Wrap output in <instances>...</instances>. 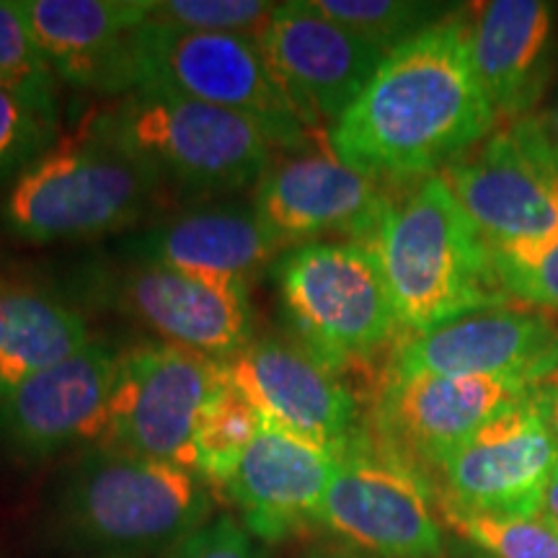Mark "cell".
<instances>
[{"label": "cell", "mask_w": 558, "mask_h": 558, "mask_svg": "<svg viewBox=\"0 0 558 558\" xmlns=\"http://www.w3.org/2000/svg\"><path fill=\"white\" fill-rule=\"evenodd\" d=\"M471 54V13H445L393 47L337 122L329 150L383 184L437 177L494 132Z\"/></svg>", "instance_id": "1"}, {"label": "cell", "mask_w": 558, "mask_h": 558, "mask_svg": "<svg viewBox=\"0 0 558 558\" xmlns=\"http://www.w3.org/2000/svg\"><path fill=\"white\" fill-rule=\"evenodd\" d=\"M367 246L386 277L403 337L509 303L492 251L439 173L390 197Z\"/></svg>", "instance_id": "2"}, {"label": "cell", "mask_w": 558, "mask_h": 558, "mask_svg": "<svg viewBox=\"0 0 558 558\" xmlns=\"http://www.w3.org/2000/svg\"><path fill=\"white\" fill-rule=\"evenodd\" d=\"M169 197L160 181L88 120L60 135L0 199V228L26 246L137 230Z\"/></svg>", "instance_id": "3"}, {"label": "cell", "mask_w": 558, "mask_h": 558, "mask_svg": "<svg viewBox=\"0 0 558 558\" xmlns=\"http://www.w3.org/2000/svg\"><path fill=\"white\" fill-rule=\"evenodd\" d=\"M88 122L140 160L169 197L209 202L254 190L279 156L246 117L163 90H132Z\"/></svg>", "instance_id": "4"}, {"label": "cell", "mask_w": 558, "mask_h": 558, "mask_svg": "<svg viewBox=\"0 0 558 558\" xmlns=\"http://www.w3.org/2000/svg\"><path fill=\"white\" fill-rule=\"evenodd\" d=\"M209 514L213 494L194 471L104 445L70 465L58 497L70 538L130 558L173 548L213 520Z\"/></svg>", "instance_id": "5"}, {"label": "cell", "mask_w": 558, "mask_h": 558, "mask_svg": "<svg viewBox=\"0 0 558 558\" xmlns=\"http://www.w3.org/2000/svg\"><path fill=\"white\" fill-rule=\"evenodd\" d=\"M269 271L295 341L333 373L365 367L403 339L386 277L367 243H303L282 251Z\"/></svg>", "instance_id": "6"}, {"label": "cell", "mask_w": 558, "mask_h": 558, "mask_svg": "<svg viewBox=\"0 0 558 558\" xmlns=\"http://www.w3.org/2000/svg\"><path fill=\"white\" fill-rule=\"evenodd\" d=\"M132 90H163L246 117L279 153L326 140L279 86L259 37L184 32L148 16L132 47Z\"/></svg>", "instance_id": "7"}, {"label": "cell", "mask_w": 558, "mask_h": 558, "mask_svg": "<svg viewBox=\"0 0 558 558\" xmlns=\"http://www.w3.org/2000/svg\"><path fill=\"white\" fill-rule=\"evenodd\" d=\"M439 177L497 262L525 264L558 241V163L530 117L494 130Z\"/></svg>", "instance_id": "8"}, {"label": "cell", "mask_w": 558, "mask_h": 558, "mask_svg": "<svg viewBox=\"0 0 558 558\" xmlns=\"http://www.w3.org/2000/svg\"><path fill=\"white\" fill-rule=\"evenodd\" d=\"M226 386V365L190 349L163 341L122 349L99 445L194 471V432Z\"/></svg>", "instance_id": "9"}, {"label": "cell", "mask_w": 558, "mask_h": 558, "mask_svg": "<svg viewBox=\"0 0 558 558\" xmlns=\"http://www.w3.org/2000/svg\"><path fill=\"white\" fill-rule=\"evenodd\" d=\"M435 505V484L365 427L339 452L318 525L383 558H437L445 541Z\"/></svg>", "instance_id": "10"}, {"label": "cell", "mask_w": 558, "mask_h": 558, "mask_svg": "<svg viewBox=\"0 0 558 558\" xmlns=\"http://www.w3.org/2000/svg\"><path fill=\"white\" fill-rule=\"evenodd\" d=\"M86 295L101 308L135 320L156 341L228 362L254 339L251 295L158 264L124 262L88 269Z\"/></svg>", "instance_id": "11"}, {"label": "cell", "mask_w": 558, "mask_h": 558, "mask_svg": "<svg viewBox=\"0 0 558 558\" xmlns=\"http://www.w3.org/2000/svg\"><path fill=\"white\" fill-rule=\"evenodd\" d=\"M527 375H383L369 435L435 484L445 463L494 416L525 399Z\"/></svg>", "instance_id": "12"}, {"label": "cell", "mask_w": 558, "mask_h": 558, "mask_svg": "<svg viewBox=\"0 0 558 558\" xmlns=\"http://www.w3.org/2000/svg\"><path fill=\"white\" fill-rule=\"evenodd\" d=\"M558 445L533 393L494 416L435 481L437 509L494 518H538Z\"/></svg>", "instance_id": "13"}, {"label": "cell", "mask_w": 558, "mask_h": 558, "mask_svg": "<svg viewBox=\"0 0 558 558\" xmlns=\"http://www.w3.org/2000/svg\"><path fill=\"white\" fill-rule=\"evenodd\" d=\"M251 194L284 251L326 239L367 243L393 197L388 184L341 163L329 143L279 153Z\"/></svg>", "instance_id": "14"}, {"label": "cell", "mask_w": 558, "mask_h": 558, "mask_svg": "<svg viewBox=\"0 0 558 558\" xmlns=\"http://www.w3.org/2000/svg\"><path fill=\"white\" fill-rule=\"evenodd\" d=\"M226 365L239 390L267 427L341 452L365 429L360 401L324 362L295 339L254 337Z\"/></svg>", "instance_id": "15"}, {"label": "cell", "mask_w": 558, "mask_h": 558, "mask_svg": "<svg viewBox=\"0 0 558 558\" xmlns=\"http://www.w3.org/2000/svg\"><path fill=\"white\" fill-rule=\"evenodd\" d=\"M259 41L279 86L318 132L357 101L388 54L326 19L308 0L277 3Z\"/></svg>", "instance_id": "16"}, {"label": "cell", "mask_w": 558, "mask_h": 558, "mask_svg": "<svg viewBox=\"0 0 558 558\" xmlns=\"http://www.w3.org/2000/svg\"><path fill=\"white\" fill-rule=\"evenodd\" d=\"M122 349L94 339L83 352L0 399V445L26 463L104 439Z\"/></svg>", "instance_id": "17"}, {"label": "cell", "mask_w": 558, "mask_h": 558, "mask_svg": "<svg viewBox=\"0 0 558 558\" xmlns=\"http://www.w3.org/2000/svg\"><path fill=\"white\" fill-rule=\"evenodd\" d=\"M282 251L254 202L233 199L179 209L122 241L124 262L158 264L246 295Z\"/></svg>", "instance_id": "18"}, {"label": "cell", "mask_w": 558, "mask_h": 558, "mask_svg": "<svg viewBox=\"0 0 558 558\" xmlns=\"http://www.w3.org/2000/svg\"><path fill=\"white\" fill-rule=\"evenodd\" d=\"M556 357L558 320L550 313L505 305L403 337L390 354L386 375H527L535 380Z\"/></svg>", "instance_id": "19"}, {"label": "cell", "mask_w": 558, "mask_h": 558, "mask_svg": "<svg viewBox=\"0 0 558 558\" xmlns=\"http://www.w3.org/2000/svg\"><path fill=\"white\" fill-rule=\"evenodd\" d=\"M62 86L120 99L132 94L135 34L153 0H19Z\"/></svg>", "instance_id": "20"}, {"label": "cell", "mask_w": 558, "mask_h": 558, "mask_svg": "<svg viewBox=\"0 0 558 558\" xmlns=\"http://www.w3.org/2000/svg\"><path fill=\"white\" fill-rule=\"evenodd\" d=\"M337 463L339 452L264 424L222 492L256 541L279 543L318 525Z\"/></svg>", "instance_id": "21"}, {"label": "cell", "mask_w": 558, "mask_h": 558, "mask_svg": "<svg viewBox=\"0 0 558 558\" xmlns=\"http://www.w3.org/2000/svg\"><path fill=\"white\" fill-rule=\"evenodd\" d=\"M471 11V54L486 99L509 122L533 114L548 81L554 11L541 0H492Z\"/></svg>", "instance_id": "22"}, {"label": "cell", "mask_w": 558, "mask_h": 558, "mask_svg": "<svg viewBox=\"0 0 558 558\" xmlns=\"http://www.w3.org/2000/svg\"><path fill=\"white\" fill-rule=\"evenodd\" d=\"M94 339L78 305L37 282L0 275V399Z\"/></svg>", "instance_id": "23"}, {"label": "cell", "mask_w": 558, "mask_h": 558, "mask_svg": "<svg viewBox=\"0 0 558 558\" xmlns=\"http://www.w3.org/2000/svg\"><path fill=\"white\" fill-rule=\"evenodd\" d=\"M262 429V416L228 383L207 403L194 432V473L207 486L226 488Z\"/></svg>", "instance_id": "24"}, {"label": "cell", "mask_w": 558, "mask_h": 558, "mask_svg": "<svg viewBox=\"0 0 558 558\" xmlns=\"http://www.w3.org/2000/svg\"><path fill=\"white\" fill-rule=\"evenodd\" d=\"M0 88L60 120L62 81L34 37L19 0H0Z\"/></svg>", "instance_id": "25"}, {"label": "cell", "mask_w": 558, "mask_h": 558, "mask_svg": "<svg viewBox=\"0 0 558 558\" xmlns=\"http://www.w3.org/2000/svg\"><path fill=\"white\" fill-rule=\"evenodd\" d=\"M326 19L337 21L369 45L390 52L393 47L435 24L442 5L411 3V0H308Z\"/></svg>", "instance_id": "26"}, {"label": "cell", "mask_w": 558, "mask_h": 558, "mask_svg": "<svg viewBox=\"0 0 558 558\" xmlns=\"http://www.w3.org/2000/svg\"><path fill=\"white\" fill-rule=\"evenodd\" d=\"M442 520L488 558H558V533L541 518H494L439 509Z\"/></svg>", "instance_id": "27"}, {"label": "cell", "mask_w": 558, "mask_h": 558, "mask_svg": "<svg viewBox=\"0 0 558 558\" xmlns=\"http://www.w3.org/2000/svg\"><path fill=\"white\" fill-rule=\"evenodd\" d=\"M275 11L267 0H153L150 19L184 32L259 37Z\"/></svg>", "instance_id": "28"}, {"label": "cell", "mask_w": 558, "mask_h": 558, "mask_svg": "<svg viewBox=\"0 0 558 558\" xmlns=\"http://www.w3.org/2000/svg\"><path fill=\"white\" fill-rule=\"evenodd\" d=\"M58 137L60 120L0 88V190L11 186Z\"/></svg>", "instance_id": "29"}, {"label": "cell", "mask_w": 558, "mask_h": 558, "mask_svg": "<svg viewBox=\"0 0 558 558\" xmlns=\"http://www.w3.org/2000/svg\"><path fill=\"white\" fill-rule=\"evenodd\" d=\"M494 267L507 300L550 316L558 313V241L525 264L494 259Z\"/></svg>", "instance_id": "30"}, {"label": "cell", "mask_w": 558, "mask_h": 558, "mask_svg": "<svg viewBox=\"0 0 558 558\" xmlns=\"http://www.w3.org/2000/svg\"><path fill=\"white\" fill-rule=\"evenodd\" d=\"M169 558H264L248 527L233 518L220 514L205 522L184 541L171 548Z\"/></svg>", "instance_id": "31"}, {"label": "cell", "mask_w": 558, "mask_h": 558, "mask_svg": "<svg viewBox=\"0 0 558 558\" xmlns=\"http://www.w3.org/2000/svg\"><path fill=\"white\" fill-rule=\"evenodd\" d=\"M530 393H533L535 403L543 411V418H546L550 435H554L558 445V357L533 380Z\"/></svg>", "instance_id": "32"}, {"label": "cell", "mask_w": 558, "mask_h": 558, "mask_svg": "<svg viewBox=\"0 0 558 558\" xmlns=\"http://www.w3.org/2000/svg\"><path fill=\"white\" fill-rule=\"evenodd\" d=\"M527 117L530 122H533V128L538 130V135L543 143H546L550 156H554L558 163V99L550 104V107H546L543 111H533V114Z\"/></svg>", "instance_id": "33"}, {"label": "cell", "mask_w": 558, "mask_h": 558, "mask_svg": "<svg viewBox=\"0 0 558 558\" xmlns=\"http://www.w3.org/2000/svg\"><path fill=\"white\" fill-rule=\"evenodd\" d=\"M541 518L548 522L550 527L558 533V465L556 471L550 473L546 494H543V507H541Z\"/></svg>", "instance_id": "34"}, {"label": "cell", "mask_w": 558, "mask_h": 558, "mask_svg": "<svg viewBox=\"0 0 558 558\" xmlns=\"http://www.w3.org/2000/svg\"><path fill=\"white\" fill-rule=\"evenodd\" d=\"M308 558H365V556H357V554H313Z\"/></svg>", "instance_id": "35"}, {"label": "cell", "mask_w": 558, "mask_h": 558, "mask_svg": "<svg viewBox=\"0 0 558 558\" xmlns=\"http://www.w3.org/2000/svg\"><path fill=\"white\" fill-rule=\"evenodd\" d=\"M107 558H130V556H107Z\"/></svg>", "instance_id": "36"}]
</instances>
